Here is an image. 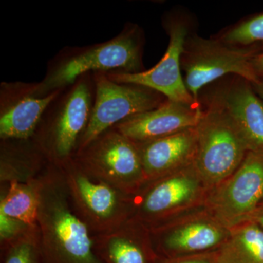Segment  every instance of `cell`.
I'll return each mask as SVG.
<instances>
[{
	"label": "cell",
	"mask_w": 263,
	"mask_h": 263,
	"mask_svg": "<svg viewBox=\"0 0 263 263\" xmlns=\"http://www.w3.org/2000/svg\"><path fill=\"white\" fill-rule=\"evenodd\" d=\"M95 252L103 263H157L150 230L135 218L117 229L93 235Z\"/></svg>",
	"instance_id": "16"
},
{
	"label": "cell",
	"mask_w": 263,
	"mask_h": 263,
	"mask_svg": "<svg viewBox=\"0 0 263 263\" xmlns=\"http://www.w3.org/2000/svg\"><path fill=\"white\" fill-rule=\"evenodd\" d=\"M254 91L258 95L259 98L262 100L263 102V81L261 80L260 82L257 84H254Z\"/></svg>",
	"instance_id": "27"
},
{
	"label": "cell",
	"mask_w": 263,
	"mask_h": 263,
	"mask_svg": "<svg viewBox=\"0 0 263 263\" xmlns=\"http://www.w3.org/2000/svg\"><path fill=\"white\" fill-rule=\"evenodd\" d=\"M250 221H253L257 223L263 230V205L256 211Z\"/></svg>",
	"instance_id": "26"
},
{
	"label": "cell",
	"mask_w": 263,
	"mask_h": 263,
	"mask_svg": "<svg viewBox=\"0 0 263 263\" xmlns=\"http://www.w3.org/2000/svg\"><path fill=\"white\" fill-rule=\"evenodd\" d=\"M149 230L156 252L170 259L213 253L230 233L205 208Z\"/></svg>",
	"instance_id": "11"
},
{
	"label": "cell",
	"mask_w": 263,
	"mask_h": 263,
	"mask_svg": "<svg viewBox=\"0 0 263 263\" xmlns=\"http://www.w3.org/2000/svg\"><path fill=\"white\" fill-rule=\"evenodd\" d=\"M94 73L81 76L48 106L33 140L50 164L60 165L76 155L94 104Z\"/></svg>",
	"instance_id": "3"
},
{
	"label": "cell",
	"mask_w": 263,
	"mask_h": 263,
	"mask_svg": "<svg viewBox=\"0 0 263 263\" xmlns=\"http://www.w3.org/2000/svg\"><path fill=\"white\" fill-rule=\"evenodd\" d=\"M136 144L147 181H152L194 163L197 152L196 128Z\"/></svg>",
	"instance_id": "17"
},
{
	"label": "cell",
	"mask_w": 263,
	"mask_h": 263,
	"mask_svg": "<svg viewBox=\"0 0 263 263\" xmlns=\"http://www.w3.org/2000/svg\"><path fill=\"white\" fill-rule=\"evenodd\" d=\"M220 40L230 46L243 48L263 42V13L230 29Z\"/></svg>",
	"instance_id": "22"
},
{
	"label": "cell",
	"mask_w": 263,
	"mask_h": 263,
	"mask_svg": "<svg viewBox=\"0 0 263 263\" xmlns=\"http://www.w3.org/2000/svg\"><path fill=\"white\" fill-rule=\"evenodd\" d=\"M143 41L140 27L127 24L122 32L105 42L66 46L48 62L46 75L37 82L38 94L65 89L85 74L143 72Z\"/></svg>",
	"instance_id": "2"
},
{
	"label": "cell",
	"mask_w": 263,
	"mask_h": 263,
	"mask_svg": "<svg viewBox=\"0 0 263 263\" xmlns=\"http://www.w3.org/2000/svg\"><path fill=\"white\" fill-rule=\"evenodd\" d=\"M62 90L38 94L37 82L0 84V140L31 139L52 102Z\"/></svg>",
	"instance_id": "13"
},
{
	"label": "cell",
	"mask_w": 263,
	"mask_h": 263,
	"mask_svg": "<svg viewBox=\"0 0 263 263\" xmlns=\"http://www.w3.org/2000/svg\"><path fill=\"white\" fill-rule=\"evenodd\" d=\"M230 230L214 252V263H263V230L257 223L246 221Z\"/></svg>",
	"instance_id": "19"
},
{
	"label": "cell",
	"mask_w": 263,
	"mask_h": 263,
	"mask_svg": "<svg viewBox=\"0 0 263 263\" xmlns=\"http://www.w3.org/2000/svg\"><path fill=\"white\" fill-rule=\"evenodd\" d=\"M209 104L228 116L245 139L249 152L263 153V102L250 83L238 77L216 91Z\"/></svg>",
	"instance_id": "15"
},
{
	"label": "cell",
	"mask_w": 263,
	"mask_h": 263,
	"mask_svg": "<svg viewBox=\"0 0 263 263\" xmlns=\"http://www.w3.org/2000/svg\"><path fill=\"white\" fill-rule=\"evenodd\" d=\"M8 184V190L0 200V214L29 226H37L40 176L30 182L11 181Z\"/></svg>",
	"instance_id": "20"
},
{
	"label": "cell",
	"mask_w": 263,
	"mask_h": 263,
	"mask_svg": "<svg viewBox=\"0 0 263 263\" xmlns=\"http://www.w3.org/2000/svg\"><path fill=\"white\" fill-rule=\"evenodd\" d=\"M195 128L194 164L211 190L234 174L248 153V147L228 116L210 104Z\"/></svg>",
	"instance_id": "7"
},
{
	"label": "cell",
	"mask_w": 263,
	"mask_h": 263,
	"mask_svg": "<svg viewBox=\"0 0 263 263\" xmlns=\"http://www.w3.org/2000/svg\"><path fill=\"white\" fill-rule=\"evenodd\" d=\"M210 189L192 164L147 181L134 195L133 218L148 229L205 208Z\"/></svg>",
	"instance_id": "5"
},
{
	"label": "cell",
	"mask_w": 263,
	"mask_h": 263,
	"mask_svg": "<svg viewBox=\"0 0 263 263\" xmlns=\"http://www.w3.org/2000/svg\"><path fill=\"white\" fill-rule=\"evenodd\" d=\"M1 263H46L37 224L13 239L0 241Z\"/></svg>",
	"instance_id": "21"
},
{
	"label": "cell",
	"mask_w": 263,
	"mask_h": 263,
	"mask_svg": "<svg viewBox=\"0 0 263 263\" xmlns=\"http://www.w3.org/2000/svg\"><path fill=\"white\" fill-rule=\"evenodd\" d=\"M164 27L169 35V44L163 57L155 67L138 73L105 74L115 82L145 86L172 101L199 104L189 92L181 73V55L189 35L187 25L178 18H167Z\"/></svg>",
	"instance_id": "12"
},
{
	"label": "cell",
	"mask_w": 263,
	"mask_h": 263,
	"mask_svg": "<svg viewBox=\"0 0 263 263\" xmlns=\"http://www.w3.org/2000/svg\"><path fill=\"white\" fill-rule=\"evenodd\" d=\"M73 158L90 174L133 196L147 182L136 143L115 127L78 151Z\"/></svg>",
	"instance_id": "8"
},
{
	"label": "cell",
	"mask_w": 263,
	"mask_h": 263,
	"mask_svg": "<svg viewBox=\"0 0 263 263\" xmlns=\"http://www.w3.org/2000/svg\"><path fill=\"white\" fill-rule=\"evenodd\" d=\"M94 79L95 94L91 117L77 152L103 132L136 114L157 108L167 100L149 88L115 82L104 72H94Z\"/></svg>",
	"instance_id": "9"
},
{
	"label": "cell",
	"mask_w": 263,
	"mask_h": 263,
	"mask_svg": "<svg viewBox=\"0 0 263 263\" xmlns=\"http://www.w3.org/2000/svg\"><path fill=\"white\" fill-rule=\"evenodd\" d=\"M157 263H214V252L179 258L170 259L160 257Z\"/></svg>",
	"instance_id": "24"
},
{
	"label": "cell",
	"mask_w": 263,
	"mask_h": 263,
	"mask_svg": "<svg viewBox=\"0 0 263 263\" xmlns=\"http://www.w3.org/2000/svg\"><path fill=\"white\" fill-rule=\"evenodd\" d=\"M58 167L74 209L93 235L109 233L133 217V195L90 174L73 157Z\"/></svg>",
	"instance_id": "4"
},
{
	"label": "cell",
	"mask_w": 263,
	"mask_h": 263,
	"mask_svg": "<svg viewBox=\"0 0 263 263\" xmlns=\"http://www.w3.org/2000/svg\"><path fill=\"white\" fill-rule=\"evenodd\" d=\"M254 57L249 49L230 46L220 39L189 34L181 61L186 89L198 103L202 88L229 74L258 84L261 79L254 68Z\"/></svg>",
	"instance_id": "6"
},
{
	"label": "cell",
	"mask_w": 263,
	"mask_h": 263,
	"mask_svg": "<svg viewBox=\"0 0 263 263\" xmlns=\"http://www.w3.org/2000/svg\"><path fill=\"white\" fill-rule=\"evenodd\" d=\"M0 181L28 183L37 179L49 164L33 138L0 140Z\"/></svg>",
	"instance_id": "18"
},
{
	"label": "cell",
	"mask_w": 263,
	"mask_h": 263,
	"mask_svg": "<svg viewBox=\"0 0 263 263\" xmlns=\"http://www.w3.org/2000/svg\"><path fill=\"white\" fill-rule=\"evenodd\" d=\"M37 226L46 263H103L93 234L76 212L58 166L40 176Z\"/></svg>",
	"instance_id": "1"
},
{
	"label": "cell",
	"mask_w": 263,
	"mask_h": 263,
	"mask_svg": "<svg viewBox=\"0 0 263 263\" xmlns=\"http://www.w3.org/2000/svg\"><path fill=\"white\" fill-rule=\"evenodd\" d=\"M263 205V153L248 152L239 167L211 189L205 209L228 229L250 221Z\"/></svg>",
	"instance_id": "10"
},
{
	"label": "cell",
	"mask_w": 263,
	"mask_h": 263,
	"mask_svg": "<svg viewBox=\"0 0 263 263\" xmlns=\"http://www.w3.org/2000/svg\"><path fill=\"white\" fill-rule=\"evenodd\" d=\"M254 68L257 72V76L263 78V53L255 56L253 60Z\"/></svg>",
	"instance_id": "25"
},
{
	"label": "cell",
	"mask_w": 263,
	"mask_h": 263,
	"mask_svg": "<svg viewBox=\"0 0 263 263\" xmlns=\"http://www.w3.org/2000/svg\"><path fill=\"white\" fill-rule=\"evenodd\" d=\"M202 111L198 104L167 99L157 108L136 114L113 127L135 143H145L196 127Z\"/></svg>",
	"instance_id": "14"
},
{
	"label": "cell",
	"mask_w": 263,
	"mask_h": 263,
	"mask_svg": "<svg viewBox=\"0 0 263 263\" xmlns=\"http://www.w3.org/2000/svg\"><path fill=\"white\" fill-rule=\"evenodd\" d=\"M29 227L31 226L23 221L0 214V241L13 239L22 234Z\"/></svg>",
	"instance_id": "23"
}]
</instances>
